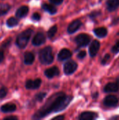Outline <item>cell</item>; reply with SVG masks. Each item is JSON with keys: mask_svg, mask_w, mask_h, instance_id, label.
<instances>
[{"mask_svg": "<svg viewBox=\"0 0 119 120\" xmlns=\"http://www.w3.org/2000/svg\"><path fill=\"white\" fill-rule=\"evenodd\" d=\"M72 100V96H67L63 92H58L50 96L45 104L33 115L32 119L39 120L52 112H58L65 110Z\"/></svg>", "mask_w": 119, "mask_h": 120, "instance_id": "cell-1", "label": "cell"}, {"mask_svg": "<svg viewBox=\"0 0 119 120\" xmlns=\"http://www.w3.org/2000/svg\"><path fill=\"white\" fill-rule=\"evenodd\" d=\"M39 60L43 65H50L53 62L54 56L50 46L45 47L39 51Z\"/></svg>", "mask_w": 119, "mask_h": 120, "instance_id": "cell-2", "label": "cell"}, {"mask_svg": "<svg viewBox=\"0 0 119 120\" xmlns=\"http://www.w3.org/2000/svg\"><path fill=\"white\" fill-rule=\"evenodd\" d=\"M32 34V30L30 29L26 30L21 32L16 39V44L20 49H24L27 46L30 37Z\"/></svg>", "mask_w": 119, "mask_h": 120, "instance_id": "cell-3", "label": "cell"}, {"mask_svg": "<svg viewBox=\"0 0 119 120\" xmlns=\"http://www.w3.org/2000/svg\"><path fill=\"white\" fill-rule=\"evenodd\" d=\"M90 41V37L86 34H80L75 38V42L80 47L87 46Z\"/></svg>", "mask_w": 119, "mask_h": 120, "instance_id": "cell-4", "label": "cell"}, {"mask_svg": "<svg viewBox=\"0 0 119 120\" xmlns=\"http://www.w3.org/2000/svg\"><path fill=\"white\" fill-rule=\"evenodd\" d=\"M77 63L73 60H69L64 65V72L66 75H69L74 73L77 69Z\"/></svg>", "mask_w": 119, "mask_h": 120, "instance_id": "cell-5", "label": "cell"}, {"mask_svg": "<svg viewBox=\"0 0 119 120\" xmlns=\"http://www.w3.org/2000/svg\"><path fill=\"white\" fill-rule=\"evenodd\" d=\"M119 103V99L115 96H108L104 100V104L107 107H116Z\"/></svg>", "mask_w": 119, "mask_h": 120, "instance_id": "cell-6", "label": "cell"}, {"mask_svg": "<svg viewBox=\"0 0 119 120\" xmlns=\"http://www.w3.org/2000/svg\"><path fill=\"white\" fill-rule=\"evenodd\" d=\"M46 41V37L42 32H38L32 39V44L34 46H40Z\"/></svg>", "mask_w": 119, "mask_h": 120, "instance_id": "cell-7", "label": "cell"}, {"mask_svg": "<svg viewBox=\"0 0 119 120\" xmlns=\"http://www.w3.org/2000/svg\"><path fill=\"white\" fill-rule=\"evenodd\" d=\"M81 25H82V22L80 20H78V19L75 20L69 24L67 28V32L69 34H73L81 27Z\"/></svg>", "mask_w": 119, "mask_h": 120, "instance_id": "cell-8", "label": "cell"}, {"mask_svg": "<svg viewBox=\"0 0 119 120\" xmlns=\"http://www.w3.org/2000/svg\"><path fill=\"white\" fill-rule=\"evenodd\" d=\"M41 84V80L40 79H36L34 80L29 79L26 82L25 86L27 89H36L39 88Z\"/></svg>", "mask_w": 119, "mask_h": 120, "instance_id": "cell-9", "label": "cell"}, {"mask_svg": "<svg viewBox=\"0 0 119 120\" xmlns=\"http://www.w3.org/2000/svg\"><path fill=\"white\" fill-rule=\"evenodd\" d=\"M100 42L97 40H94L91 43V44L90 46V48H89V53H90V56L91 57L95 56L96 54L97 53L99 49H100Z\"/></svg>", "mask_w": 119, "mask_h": 120, "instance_id": "cell-10", "label": "cell"}, {"mask_svg": "<svg viewBox=\"0 0 119 120\" xmlns=\"http://www.w3.org/2000/svg\"><path fill=\"white\" fill-rule=\"evenodd\" d=\"M60 74V70L57 67H53L51 68H48L44 72V75L48 77V78H53L54 77L58 76Z\"/></svg>", "mask_w": 119, "mask_h": 120, "instance_id": "cell-11", "label": "cell"}, {"mask_svg": "<svg viewBox=\"0 0 119 120\" xmlns=\"http://www.w3.org/2000/svg\"><path fill=\"white\" fill-rule=\"evenodd\" d=\"M97 117V114L93 112H82L79 119L80 120H95Z\"/></svg>", "mask_w": 119, "mask_h": 120, "instance_id": "cell-12", "label": "cell"}, {"mask_svg": "<svg viewBox=\"0 0 119 120\" xmlns=\"http://www.w3.org/2000/svg\"><path fill=\"white\" fill-rule=\"evenodd\" d=\"M71 56H72V52L69 49H63L58 53V58L59 60H65L66 59L69 58Z\"/></svg>", "mask_w": 119, "mask_h": 120, "instance_id": "cell-13", "label": "cell"}, {"mask_svg": "<svg viewBox=\"0 0 119 120\" xmlns=\"http://www.w3.org/2000/svg\"><path fill=\"white\" fill-rule=\"evenodd\" d=\"M0 109H1V111L2 112H5V113H7V112H14L16 110V106L13 103H8L5 104V105H3L1 107Z\"/></svg>", "mask_w": 119, "mask_h": 120, "instance_id": "cell-14", "label": "cell"}, {"mask_svg": "<svg viewBox=\"0 0 119 120\" xmlns=\"http://www.w3.org/2000/svg\"><path fill=\"white\" fill-rule=\"evenodd\" d=\"M107 6L109 11H114L116 10L119 7V0H107Z\"/></svg>", "mask_w": 119, "mask_h": 120, "instance_id": "cell-15", "label": "cell"}, {"mask_svg": "<svg viewBox=\"0 0 119 120\" xmlns=\"http://www.w3.org/2000/svg\"><path fill=\"white\" fill-rule=\"evenodd\" d=\"M119 87L116 83H109L105 86L104 91L106 93H110V92H116L119 91Z\"/></svg>", "mask_w": 119, "mask_h": 120, "instance_id": "cell-16", "label": "cell"}, {"mask_svg": "<svg viewBox=\"0 0 119 120\" xmlns=\"http://www.w3.org/2000/svg\"><path fill=\"white\" fill-rule=\"evenodd\" d=\"M29 11V8L27 6H23L20 7L15 12V15L18 18H23L25 17Z\"/></svg>", "mask_w": 119, "mask_h": 120, "instance_id": "cell-17", "label": "cell"}, {"mask_svg": "<svg viewBox=\"0 0 119 120\" xmlns=\"http://www.w3.org/2000/svg\"><path fill=\"white\" fill-rule=\"evenodd\" d=\"M94 33L98 37H105L107 34V30L105 27H98L94 30Z\"/></svg>", "mask_w": 119, "mask_h": 120, "instance_id": "cell-18", "label": "cell"}, {"mask_svg": "<svg viewBox=\"0 0 119 120\" xmlns=\"http://www.w3.org/2000/svg\"><path fill=\"white\" fill-rule=\"evenodd\" d=\"M34 60V56L32 53L27 52L24 56V62L26 65H31Z\"/></svg>", "mask_w": 119, "mask_h": 120, "instance_id": "cell-19", "label": "cell"}, {"mask_svg": "<svg viewBox=\"0 0 119 120\" xmlns=\"http://www.w3.org/2000/svg\"><path fill=\"white\" fill-rule=\"evenodd\" d=\"M42 8L45 11H46L47 12L50 13V14H55L57 12L56 8H55L53 6L50 5V4H43L42 5Z\"/></svg>", "mask_w": 119, "mask_h": 120, "instance_id": "cell-20", "label": "cell"}, {"mask_svg": "<svg viewBox=\"0 0 119 120\" xmlns=\"http://www.w3.org/2000/svg\"><path fill=\"white\" fill-rule=\"evenodd\" d=\"M10 9V6L7 4H0V16L6 13Z\"/></svg>", "mask_w": 119, "mask_h": 120, "instance_id": "cell-21", "label": "cell"}, {"mask_svg": "<svg viewBox=\"0 0 119 120\" xmlns=\"http://www.w3.org/2000/svg\"><path fill=\"white\" fill-rule=\"evenodd\" d=\"M19 21L18 19L15 18H9L7 21H6V25L9 27H15L18 24Z\"/></svg>", "mask_w": 119, "mask_h": 120, "instance_id": "cell-22", "label": "cell"}, {"mask_svg": "<svg viewBox=\"0 0 119 120\" xmlns=\"http://www.w3.org/2000/svg\"><path fill=\"white\" fill-rule=\"evenodd\" d=\"M58 31V27L56 25H53V27H51L49 30L48 31V37L49 38H52L55 36V34H56Z\"/></svg>", "mask_w": 119, "mask_h": 120, "instance_id": "cell-23", "label": "cell"}, {"mask_svg": "<svg viewBox=\"0 0 119 120\" xmlns=\"http://www.w3.org/2000/svg\"><path fill=\"white\" fill-rule=\"evenodd\" d=\"M46 96V93H39V94H38L36 95V96L34 97V98H35V100L36 101H41L45 98Z\"/></svg>", "mask_w": 119, "mask_h": 120, "instance_id": "cell-24", "label": "cell"}, {"mask_svg": "<svg viewBox=\"0 0 119 120\" xmlns=\"http://www.w3.org/2000/svg\"><path fill=\"white\" fill-rule=\"evenodd\" d=\"M112 52L114 53H117L119 52V41H118L112 48Z\"/></svg>", "mask_w": 119, "mask_h": 120, "instance_id": "cell-25", "label": "cell"}, {"mask_svg": "<svg viewBox=\"0 0 119 120\" xmlns=\"http://www.w3.org/2000/svg\"><path fill=\"white\" fill-rule=\"evenodd\" d=\"M6 94H7V90L4 87L0 89V99L4 98L6 96Z\"/></svg>", "mask_w": 119, "mask_h": 120, "instance_id": "cell-26", "label": "cell"}, {"mask_svg": "<svg viewBox=\"0 0 119 120\" xmlns=\"http://www.w3.org/2000/svg\"><path fill=\"white\" fill-rule=\"evenodd\" d=\"M109 60H110V55H109V54H106V55L105 56V57L103 58L102 60V64L106 65V64L109 62Z\"/></svg>", "mask_w": 119, "mask_h": 120, "instance_id": "cell-27", "label": "cell"}, {"mask_svg": "<svg viewBox=\"0 0 119 120\" xmlns=\"http://www.w3.org/2000/svg\"><path fill=\"white\" fill-rule=\"evenodd\" d=\"M86 52L85 51H80V52L78 53L77 57H78V58H79V59H83V58H84L86 57Z\"/></svg>", "mask_w": 119, "mask_h": 120, "instance_id": "cell-28", "label": "cell"}, {"mask_svg": "<svg viewBox=\"0 0 119 120\" xmlns=\"http://www.w3.org/2000/svg\"><path fill=\"white\" fill-rule=\"evenodd\" d=\"M32 18L33 20H40V18H41V15H40L38 13H34L32 15Z\"/></svg>", "mask_w": 119, "mask_h": 120, "instance_id": "cell-29", "label": "cell"}, {"mask_svg": "<svg viewBox=\"0 0 119 120\" xmlns=\"http://www.w3.org/2000/svg\"><path fill=\"white\" fill-rule=\"evenodd\" d=\"M100 14V11H94V12H92L90 15V17L92 18H94L95 17H97V15H99Z\"/></svg>", "mask_w": 119, "mask_h": 120, "instance_id": "cell-30", "label": "cell"}, {"mask_svg": "<svg viewBox=\"0 0 119 120\" xmlns=\"http://www.w3.org/2000/svg\"><path fill=\"white\" fill-rule=\"evenodd\" d=\"M49 1L52 4H56V5H59V4H62V1H63V0H49Z\"/></svg>", "mask_w": 119, "mask_h": 120, "instance_id": "cell-31", "label": "cell"}, {"mask_svg": "<svg viewBox=\"0 0 119 120\" xmlns=\"http://www.w3.org/2000/svg\"><path fill=\"white\" fill-rule=\"evenodd\" d=\"M18 120V117H15V116H10V117H5L4 120Z\"/></svg>", "mask_w": 119, "mask_h": 120, "instance_id": "cell-32", "label": "cell"}, {"mask_svg": "<svg viewBox=\"0 0 119 120\" xmlns=\"http://www.w3.org/2000/svg\"><path fill=\"white\" fill-rule=\"evenodd\" d=\"M4 58V52H3V51L0 50V63H1V62L3 61Z\"/></svg>", "mask_w": 119, "mask_h": 120, "instance_id": "cell-33", "label": "cell"}, {"mask_svg": "<svg viewBox=\"0 0 119 120\" xmlns=\"http://www.w3.org/2000/svg\"><path fill=\"white\" fill-rule=\"evenodd\" d=\"M65 119V117L64 116H62V115H60V116H58V117H54L53 120H62Z\"/></svg>", "mask_w": 119, "mask_h": 120, "instance_id": "cell-34", "label": "cell"}, {"mask_svg": "<svg viewBox=\"0 0 119 120\" xmlns=\"http://www.w3.org/2000/svg\"><path fill=\"white\" fill-rule=\"evenodd\" d=\"M10 40H11V39H8V41H6V42H5V44H3V46H4V47H6V46H7V44L10 43V41H9Z\"/></svg>", "mask_w": 119, "mask_h": 120, "instance_id": "cell-35", "label": "cell"}, {"mask_svg": "<svg viewBox=\"0 0 119 120\" xmlns=\"http://www.w3.org/2000/svg\"><path fill=\"white\" fill-rule=\"evenodd\" d=\"M119 21V18H115L114 22H113V24H117V22Z\"/></svg>", "mask_w": 119, "mask_h": 120, "instance_id": "cell-36", "label": "cell"}, {"mask_svg": "<svg viewBox=\"0 0 119 120\" xmlns=\"http://www.w3.org/2000/svg\"><path fill=\"white\" fill-rule=\"evenodd\" d=\"M116 84H117V85L119 86V77L116 79Z\"/></svg>", "mask_w": 119, "mask_h": 120, "instance_id": "cell-37", "label": "cell"}, {"mask_svg": "<svg viewBox=\"0 0 119 120\" xmlns=\"http://www.w3.org/2000/svg\"><path fill=\"white\" fill-rule=\"evenodd\" d=\"M97 95H98V94H97V93H95V95H93V98H95L97 96Z\"/></svg>", "mask_w": 119, "mask_h": 120, "instance_id": "cell-38", "label": "cell"}, {"mask_svg": "<svg viewBox=\"0 0 119 120\" xmlns=\"http://www.w3.org/2000/svg\"><path fill=\"white\" fill-rule=\"evenodd\" d=\"M118 34H119V33H118Z\"/></svg>", "mask_w": 119, "mask_h": 120, "instance_id": "cell-39", "label": "cell"}]
</instances>
